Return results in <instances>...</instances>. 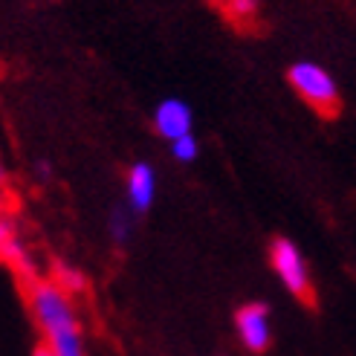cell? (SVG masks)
<instances>
[{
  "label": "cell",
  "mask_w": 356,
  "mask_h": 356,
  "mask_svg": "<svg viewBox=\"0 0 356 356\" xmlns=\"http://www.w3.org/2000/svg\"><path fill=\"white\" fill-rule=\"evenodd\" d=\"M211 3H218L232 21H241V24L255 21L258 15V0H211Z\"/></svg>",
  "instance_id": "cell-9"
},
{
  "label": "cell",
  "mask_w": 356,
  "mask_h": 356,
  "mask_svg": "<svg viewBox=\"0 0 356 356\" xmlns=\"http://www.w3.org/2000/svg\"><path fill=\"white\" fill-rule=\"evenodd\" d=\"M26 301L32 318L38 325L44 345L56 356H87L84 333L79 325V316L70 296L56 281H32L26 287Z\"/></svg>",
  "instance_id": "cell-1"
},
{
  "label": "cell",
  "mask_w": 356,
  "mask_h": 356,
  "mask_svg": "<svg viewBox=\"0 0 356 356\" xmlns=\"http://www.w3.org/2000/svg\"><path fill=\"white\" fill-rule=\"evenodd\" d=\"M191 122H194L191 108L183 99H165V102H159L154 111V128L165 142H177L180 136H188Z\"/></svg>",
  "instance_id": "cell-6"
},
{
  "label": "cell",
  "mask_w": 356,
  "mask_h": 356,
  "mask_svg": "<svg viewBox=\"0 0 356 356\" xmlns=\"http://www.w3.org/2000/svg\"><path fill=\"white\" fill-rule=\"evenodd\" d=\"M56 284L67 293V296H73V293H81L84 290V275L76 270V266H64V264H58L56 266Z\"/></svg>",
  "instance_id": "cell-10"
},
{
  "label": "cell",
  "mask_w": 356,
  "mask_h": 356,
  "mask_svg": "<svg viewBox=\"0 0 356 356\" xmlns=\"http://www.w3.org/2000/svg\"><path fill=\"white\" fill-rule=\"evenodd\" d=\"M290 84L296 87V93L310 102L318 111H336L339 104V87H336V79L327 73L322 64L316 61H296L287 73Z\"/></svg>",
  "instance_id": "cell-2"
},
{
  "label": "cell",
  "mask_w": 356,
  "mask_h": 356,
  "mask_svg": "<svg viewBox=\"0 0 356 356\" xmlns=\"http://www.w3.org/2000/svg\"><path fill=\"white\" fill-rule=\"evenodd\" d=\"M108 232H111V238H113L116 246H124V243L131 241V235H134V211L128 209V203H124V206H113L111 218H108Z\"/></svg>",
  "instance_id": "cell-8"
},
{
  "label": "cell",
  "mask_w": 356,
  "mask_h": 356,
  "mask_svg": "<svg viewBox=\"0 0 356 356\" xmlns=\"http://www.w3.org/2000/svg\"><path fill=\"white\" fill-rule=\"evenodd\" d=\"M0 261H3L6 266H12L21 278H26V284L38 281V275H35L32 252L26 249L21 232H17V226L9 218H0Z\"/></svg>",
  "instance_id": "cell-5"
},
{
  "label": "cell",
  "mask_w": 356,
  "mask_h": 356,
  "mask_svg": "<svg viewBox=\"0 0 356 356\" xmlns=\"http://www.w3.org/2000/svg\"><path fill=\"white\" fill-rule=\"evenodd\" d=\"M35 177H38V180H49L52 177V165L47 159H38V163H35Z\"/></svg>",
  "instance_id": "cell-12"
},
{
  "label": "cell",
  "mask_w": 356,
  "mask_h": 356,
  "mask_svg": "<svg viewBox=\"0 0 356 356\" xmlns=\"http://www.w3.org/2000/svg\"><path fill=\"white\" fill-rule=\"evenodd\" d=\"M270 258H273V270H275L278 281L284 284V290L293 293L301 301H310L313 281H310V266H307L305 255H301V249L290 238H275Z\"/></svg>",
  "instance_id": "cell-3"
},
{
  "label": "cell",
  "mask_w": 356,
  "mask_h": 356,
  "mask_svg": "<svg viewBox=\"0 0 356 356\" xmlns=\"http://www.w3.org/2000/svg\"><path fill=\"white\" fill-rule=\"evenodd\" d=\"M235 327H238V336H241V345L249 353H264L273 342L270 305H264V301H249V305L238 307Z\"/></svg>",
  "instance_id": "cell-4"
},
{
  "label": "cell",
  "mask_w": 356,
  "mask_h": 356,
  "mask_svg": "<svg viewBox=\"0 0 356 356\" xmlns=\"http://www.w3.org/2000/svg\"><path fill=\"white\" fill-rule=\"evenodd\" d=\"M128 209L134 215H145V211L154 206L156 197V171L151 163H136L128 171Z\"/></svg>",
  "instance_id": "cell-7"
},
{
  "label": "cell",
  "mask_w": 356,
  "mask_h": 356,
  "mask_svg": "<svg viewBox=\"0 0 356 356\" xmlns=\"http://www.w3.org/2000/svg\"><path fill=\"white\" fill-rule=\"evenodd\" d=\"M171 154H174V159H180V163H194L197 154H200L197 136L188 134V136H180L177 142H171Z\"/></svg>",
  "instance_id": "cell-11"
},
{
  "label": "cell",
  "mask_w": 356,
  "mask_h": 356,
  "mask_svg": "<svg viewBox=\"0 0 356 356\" xmlns=\"http://www.w3.org/2000/svg\"><path fill=\"white\" fill-rule=\"evenodd\" d=\"M6 183V168H3V163H0V186Z\"/></svg>",
  "instance_id": "cell-14"
},
{
  "label": "cell",
  "mask_w": 356,
  "mask_h": 356,
  "mask_svg": "<svg viewBox=\"0 0 356 356\" xmlns=\"http://www.w3.org/2000/svg\"><path fill=\"white\" fill-rule=\"evenodd\" d=\"M32 356H56V353H52V350H49L47 345H38V348L32 350Z\"/></svg>",
  "instance_id": "cell-13"
}]
</instances>
